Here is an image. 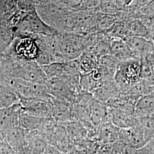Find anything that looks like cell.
I'll return each instance as SVG.
<instances>
[{"instance_id":"1","label":"cell","mask_w":154,"mask_h":154,"mask_svg":"<svg viewBox=\"0 0 154 154\" xmlns=\"http://www.w3.org/2000/svg\"><path fill=\"white\" fill-rule=\"evenodd\" d=\"M4 77L5 80L17 79L38 83L48 82L44 72L36 61H16Z\"/></svg>"},{"instance_id":"2","label":"cell","mask_w":154,"mask_h":154,"mask_svg":"<svg viewBox=\"0 0 154 154\" xmlns=\"http://www.w3.org/2000/svg\"><path fill=\"white\" fill-rule=\"evenodd\" d=\"M141 79V61L130 59L120 61L114 80L120 92H124Z\"/></svg>"},{"instance_id":"3","label":"cell","mask_w":154,"mask_h":154,"mask_svg":"<svg viewBox=\"0 0 154 154\" xmlns=\"http://www.w3.org/2000/svg\"><path fill=\"white\" fill-rule=\"evenodd\" d=\"M94 99L91 94L82 91L75 97L71 105L73 119L81 123L88 133L94 132L97 128L90 121L91 106Z\"/></svg>"},{"instance_id":"4","label":"cell","mask_w":154,"mask_h":154,"mask_svg":"<svg viewBox=\"0 0 154 154\" xmlns=\"http://www.w3.org/2000/svg\"><path fill=\"white\" fill-rule=\"evenodd\" d=\"M59 51L62 62L78 58L85 50L83 35L75 33H60Z\"/></svg>"},{"instance_id":"5","label":"cell","mask_w":154,"mask_h":154,"mask_svg":"<svg viewBox=\"0 0 154 154\" xmlns=\"http://www.w3.org/2000/svg\"><path fill=\"white\" fill-rule=\"evenodd\" d=\"M40 49L33 37H22L17 41L14 49L16 61H36Z\"/></svg>"},{"instance_id":"6","label":"cell","mask_w":154,"mask_h":154,"mask_svg":"<svg viewBox=\"0 0 154 154\" xmlns=\"http://www.w3.org/2000/svg\"><path fill=\"white\" fill-rule=\"evenodd\" d=\"M45 137L48 144L55 146L64 154L69 152L74 146L65 127L62 125L57 123L46 132Z\"/></svg>"},{"instance_id":"7","label":"cell","mask_w":154,"mask_h":154,"mask_svg":"<svg viewBox=\"0 0 154 154\" xmlns=\"http://www.w3.org/2000/svg\"><path fill=\"white\" fill-rule=\"evenodd\" d=\"M51 99L38 98H21L20 104L22 111L29 115L39 118H51V110L52 105Z\"/></svg>"},{"instance_id":"8","label":"cell","mask_w":154,"mask_h":154,"mask_svg":"<svg viewBox=\"0 0 154 154\" xmlns=\"http://www.w3.org/2000/svg\"><path fill=\"white\" fill-rule=\"evenodd\" d=\"M117 141L135 149L142 147L149 142L139 126L120 128Z\"/></svg>"},{"instance_id":"9","label":"cell","mask_w":154,"mask_h":154,"mask_svg":"<svg viewBox=\"0 0 154 154\" xmlns=\"http://www.w3.org/2000/svg\"><path fill=\"white\" fill-rule=\"evenodd\" d=\"M22 110L20 103L0 109V129L5 131L20 127V118Z\"/></svg>"},{"instance_id":"10","label":"cell","mask_w":154,"mask_h":154,"mask_svg":"<svg viewBox=\"0 0 154 154\" xmlns=\"http://www.w3.org/2000/svg\"><path fill=\"white\" fill-rule=\"evenodd\" d=\"M25 20L28 23L29 32L32 35H50L60 33L45 23L38 16L35 10L30 11L25 16Z\"/></svg>"},{"instance_id":"11","label":"cell","mask_w":154,"mask_h":154,"mask_svg":"<svg viewBox=\"0 0 154 154\" xmlns=\"http://www.w3.org/2000/svg\"><path fill=\"white\" fill-rule=\"evenodd\" d=\"M51 116L52 119L60 125H64L74 121L72 116L71 105L53 98Z\"/></svg>"},{"instance_id":"12","label":"cell","mask_w":154,"mask_h":154,"mask_svg":"<svg viewBox=\"0 0 154 154\" xmlns=\"http://www.w3.org/2000/svg\"><path fill=\"white\" fill-rule=\"evenodd\" d=\"M90 121L97 128L104 123L111 122L109 107L106 104L94 98L91 106Z\"/></svg>"},{"instance_id":"13","label":"cell","mask_w":154,"mask_h":154,"mask_svg":"<svg viewBox=\"0 0 154 154\" xmlns=\"http://www.w3.org/2000/svg\"><path fill=\"white\" fill-rule=\"evenodd\" d=\"M111 122L119 128H128L138 126V118L134 113H128L110 108Z\"/></svg>"},{"instance_id":"14","label":"cell","mask_w":154,"mask_h":154,"mask_svg":"<svg viewBox=\"0 0 154 154\" xmlns=\"http://www.w3.org/2000/svg\"><path fill=\"white\" fill-rule=\"evenodd\" d=\"M110 54L114 57L119 62L130 59H137L126 42L120 38L111 39Z\"/></svg>"},{"instance_id":"15","label":"cell","mask_w":154,"mask_h":154,"mask_svg":"<svg viewBox=\"0 0 154 154\" xmlns=\"http://www.w3.org/2000/svg\"><path fill=\"white\" fill-rule=\"evenodd\" d=\"M120 93L114 80L102 83L98 88L91 93L94 98L100 102L106 103Z\"/></svg>"},{"instance_id":"16","label":"cell","mask_w":154,"mask_h":154,"mask_svg":"<svg viewBox=\"0 0 154 154\" xmlns=\"http://www.w3.org/2000/svg\"><path fill=\"white\" fill-rule=\"evenodd\" d=\"M119 129L111 122L104 123L98 127L97 140L100 144L115 143L118 139Z\"/></svg>"},{"instance_id":"17","label":"cell","mask_w":154,"mask_h":154,"mask_svg":"<svg viewBox=\"0 0 154 154\" xmlns=\"http://www.w3.org/2000/svg\"><path fill=\"white\" fill-rule=\"evenodd\" d=\"M119 62V61L111 54L103 55L99 58L98 67L103 75V82L114 80Z\"/></svg>"},{"instance_id":"18","label":"cell","mask_w":154,"mask_h":154,"mask_svg":"<svg viewBox=\"0 0 154 154\" xmlns=\"http://www.w3.org/2000/svg\"><path fill=\"white\" fill-rule=\"evenodd\" d=\"M131 50L135 57L140 60L148 50L153 45L152 41L143 37L130 36L124 40Z\"/></svg>"},{"instance_id":"19","label":"cell","mask_w":154,"mask_h":154,"mask_svg":"<svg viewBox=\"0 0 154 154\" xmlns=\"http://www.w3.org/2000/svg\"><path fill=\"white\" fill-rule=\"evenodd\" d=\"M154 114V90L138 99L135 105L134 114L137 117Z\"/></svg>"},{"instance_id":"20","label":"cell","mask_w":154,"mask_h":154,"mask_svg":"<svg viewBox=\"0 0 154 154\" xmlns=\"http://www.w3.org/2000/svg\"><path fill=\"white\" fill-rule=\"evenodd\" d=\"M4 132L7 142L13 149L22 153L26 143L24 130L18 127Z\"/></svg>"},{"instance_id":"21","label":"cell","mask_w":154,"mask_h":154,"mask_svg":"<svg viewBox=\"0 0 154 154\" xmlns=\"http://www.w3.org/2000/svg\"><path fill=\"white\" fill-rule=\"evenodd\" d=\"M69 137L75 144L88 138V131L81 123L77 121H72L64 125Z\"/></svg>"},{"instance_id":"22","label":"cell","mask_w":154,"mask_h":154,"mask_svg":"<svg viewBox=\"0 0 154 154\" xmlns=\"http://www.w3.org/2000/svg\"><path fill=\"white\" fill-rule=\"evenodd\" d=\"M20 98L7 84L0 82V109L19 103Z\"/></svg>"},{"instance_id":"23","label":"cell","mask_w":154,"mask_h":154,"mask_svg":"<svg viewBox=\"0 0 154 154\" xmlns=\"http://www.w3.org/2000/svg\"><path fill=\"white\" fill-rule=\"evenodd\" d=\"M102 82L94 74L93 72L88 74H80L79 86L83 92L91 93L102 85Z\"/></svg>"},{"instance_id":"24","label":"cell","mask_w":154,"mask_h":154,"mask_svg":"<svg viewBox=\"0 0 154 154\" xmlns=\"http://www.w3.org/2000/svg\"><path fill=\"white\" fill-rule=\"evenodd\" d=\"M137 118L138 126L141 128L145 137L149 142L154 138V114Z\"/></svg>"},{"instance_id":"25","label":"cell","mask_w":154,"mask_h":154,"mask_svg":"<svg viewBox=\"0 0 154 154\" xmlns=\"http://www.w3.org/2000/svg\"><path fill=\"white\" fill-rule=\"evenodd\" d=\"M41 67L48 80L65 75V62H55Z\"/></svg>"},{"instance_id":"26","label":"cell","mask_w":154,"mask_h":154,"mask_svg":"<svg viewBox=\"0 0 154 154\" xmlns=\"http://www.w3.org/2000/svg\"><path fill=\"white\" fill-rule=\"evenodd\" d=\"M129 29L130 36L140 37L151 40V35L149 29L139 19L130 21Z\"/></svg>"},{"instance_id":"27","label":"cell","mask_w":154,"mask_h":154,"mask_svg":"<svg viewBox=\"0 0 154 154\" xmlns=\"http://www.w3.org/2000/svg\"><path fill=\"white\" fill-rule=\"evenodd\" d=\"M80 74H88L98 67V62L83 52L78 58Z\"/></svg>"},{"instance_id":"28","label":"cell","mask_w":154,"mask_h":154,"mask_svg":"<svg viewBox=\"0 0 154 154\" xmlns=\"http://www.w3.org/2000/svg\"><path fill=\"white\" fill-rule=\"evenodd\" d=\"M121 11L116 0H100V13L107 15L116 16Z\"/></svg>"},{"instance_id":"29","label":"cell","mask_w":154,"mask_h":154,"mask_svg":"<svg viewBox=\"0 0 154 154\" xmlns=\"http://www.w3.org/2000/svg\"><path fill=\"white\" fill-rule=\"evenodd\" d=\"M100 0H83L78 11L97 14L100 12Z\"/></svg>"},{"instance_id":"30","label":"cell","mask_w":154,"mask_h":154,"mask_svg":"<svg viewBox=\"0 0 154 154\" xmlns=\"http://www.w3.org/2000/svg\"><path fill=\"white\" fill-rule=\"evenodd\" d=\"M56 4L65 7L66 9L73 11L79 10L83 0H51Z\"/></svg>"},{"instance_id":"31","label":"cell","mask_w":154,"mask_h":154,"mask_svg":"<svg viewBox=\"0 0 154 154\" xmlns=\"http://www.w3.org/2000/svg\"><path fill=\"white\" fill-rule=\"evenodd\" d=\"M140 12L142 17H154V0H151L146 5L140 8Z\"/></svg>"},{"instance_id":"32","label":"cell","mask_w":154,"mask_h":154,"mask_svg":"<svg viewBox=\"0 0 154 154\" xmlns=\"http://www.w3.org/2000/svg\"><path fill=\"white\" fill-rule=\"evenodd\" d=\"M115 149V143L101 144L96 154H112Z\"/></svg>"},{"instance_id":"33","label":"cell","mask_w":154,"mask_h":154,"mask_svg":"<svg viewBox=\"0 0 154 154\" xmlns=\"http://www.w3.org/2000/svg\"><path fill=\"white\" fill-rule=\"evenodd\" d=\"M42 154H65L63 153L55 146L48 144Z\"/></svg>"},{"instance_id":"34","label":"cell","mask_w":154,"mask_h":154,"mask_svg":"<svg viewBox=\"0 0 154 154\" xmlns=\"http://www.w3.org/2000/svg\"><path fill=\"white\" fill-rule=\"evenodd\" d=\"M151 1V0H134L133 4L138 9H140L143 6L148 4Z\"/></svg>"},{"instance_id":"35","label":"cell","mask_w":154,"mask_h":154,"mask_svg":"<svg viewBox=\"0 0 154 154\" xmlns=\"http://www.w3.org/2000/svg\"><path fill=\"white\" fill-rule=\"evenodd\" d=\"M34 1H49V0H33Z\"/></svg>"}]
</instances>
